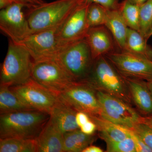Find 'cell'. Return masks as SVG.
<instances>
[{
  "label": "cell",
  "mask_w": 152,
  "mask_h": 152,
  "mask_svg": "<svg viewBox=\"0 0 152 152\" xmlns=\"http://www.w3.org/2000/svg\"><path fill=\"white\" fill-rule=\"evenodd\" d=\"M50 117L48 113L37 110L1 114L0 138L36 139Z\"/></svg>",
  "instance_id": "6da1fadb"
},
{
  "label": "cell",
  "mask_w": 152,
  "mask_h": 152,
  "mask_svg": "<svg viewBox=\"0 0 152 152\" xmlns=\"http://www.w3.org/2000/svg\"><path fill=\"white\" fill-rule=\"evenodd\" d=\"M83 81L96 91L107 93L131 104L132 103L125 79L104 56L94 60L89 75Z\"/></svg>",
  "instance_id": "7a4b0ae2"
},
{
  "label": "cell",
  "mask_w": 152,
  "mask_h": 152,
  "mask_svg": "<svg viewBox=\"0 0 152 152\" xmlns=\"http://www.w3.org/2000/svg\"><path fill=\"white\" fill-rule=\"evenodd\" d=\"M82 0H56L30 9L27 14L32 34L59 28Z\"/></svg>",
  "instance_id": "3957f363"
},
{
  "label": "cell",
  "mask_w": 152,
  "mask_h": 152,
  "mask_svg": "<svg viewBox=\"0 0 152 152\" xmlns=\"http://www.w3.org/2000/svg\"><path fill=\"white\" fill-rule=\"evenodd\" d=\"M8 48L1 66V84L9 86L25 83L31 78L33 60L28 51L18 43L9 40Z\"/></svg>",
  "instance_id": "277c9868"
},
{
  "label": "cell",
  "mask_w": 152,
  "mask_h": 152,
  "mask_svg": "<svg viewBox=\"0 0 152 152\" xmlns=\"http://www.w3.org/2000/svg\"><path fill=\"white\" fill-rule=\"evenodd\" d=\"M56 59L76 82L87 78L94 61L85 38L62 48Z\"/></svg>",
  "instance_id": "5b68a950"
},
{
  "label": "cell",
  "mask_w": 152,
  "mask_h": 152,
  "mask_svg": "<svg viewBox=\"0 0 152 152\" xmlns=\"http://www.w3.org/2000/svg\"><path fill=\"white\" fill-rule=\"evenodd\" d=\"M31 78L58 96L76 82L56 59L33 61Z\"/></svg>",
  "instance_id": "8992f818"
},
{
  "label": "cell",
  "mask_w": 152,
  "mask_h": 152,
  "mask_svg": "<svg viewBox=\"0 0 152 152\" xmlns=\"http://www.w3.org/2000/svg\"><path fill=\"white\" fill-rule=\"evenodd\" d=\"M96 96L102 118L130 129L141 122L142 116L131 104L100 91H96Z\"/></svg>",
  "instance_id": "52a82bcc"
},
{
  "label": "cell",
  "mask_w": 152,
  "mask_h": 152,
  "mask_svg": "<svg viewBox=\"0 0 152 152\" xmlns=\"http://www.w3.org/2000/svg\"><path fill=\"white\" fill-rule=\"evenodd\" d=\"M104 56L123 77L148 81L152 79V61L126 51H116Z\"/></svg>",
  "instance_id": "ba28073f"
},
{
  "label": "cell",
  "mask_w": 152,
  "mask_h": 152,
  "mask_svg": "<svg viewBox=\"0 0 152 152\" xmlns=\"http://www.w3.org/2000/svg\"><path fill=\"white\" fill-rule=\"evenodd\" d=\"M10 88L26 105L34 110L49 114L59 101L58 95L32 78L25 83Z\"/></svg>",
  "instance_id": "9c48e42d"
},
{
  "label": "cell",
  "mask_w": 152,
  "mask_h": 152,
  "mask_svg": "<svg viewBox=\"0 0 152 152\" xmlns=\"http://www.w3.org/2000/svg\"><path fill=\"white\" fill-rule=\"evenodd\" d=\"M60 100L77 112L99 115L101 108L96 91L84 81L76 82L58 95Z\"/></svg>",
  "instance_id": "30bf717a"
},
{
  "label": "cell",
  "mask_w": 152,
  "mask_h": 152,
  "mask_svg": "<svg viewBox=\"0 0 152 152\" xmlns=\"http://www.w3.org/2000/svg\"><path fill=\"white\" fill-rule=\"evenodd\" d=\"M58 28L33 33L18 44L27 50L34 61L56 59L61 50L57 39Z\"/></svg>",
  "instance_id": "8fae6325"
},
{
  "label": "cell",
  "mask_w": 152,
  "mask_h": 152,
  "mask_svg": "<svg viewBox=\"0 0 152 152\" xmlns=\"http://www.w3.org/2000/svg\"><path fill=\"white\" fill-rule=\"evenodd\" d=\"M25 6L13 3L0 11V29L14 42L18 43L32 34L28 22L22 11Z\"/></svg>",
  "instance_id": "7c38bea8"
},
{
  "label": "cell",
  "mask_w": 152,
  "mask_h": 152,
  "mask_svg": "<svg viewBox=\"0 0 152 152\" xmlns=\"http://www.w3.org/2000/svg\"><path fill=\"white\" fill-rule=\"evenodd\" d=\"M90 4H80L58 29L57 39L61 50L69 44L86 38L90 28L87 21V11Z\"/></svg>",
  "instance_id": "4fadbf2b"
},
{
  "label": "cell",
  "mask_w": 152,
  "mask_h": 152,
  "mask_svg": "<svg viewBox=\"0 0 152 152\" xmlns=\"http://www.w3.org/2000/svg\"><path fill=\"white\" fill-rule=\"evenodd\" d=\"M85 39L94 60L109 53L118 51L112 34L105 26L90 28Z\"/></svg>",
  "instance_id": "5bb4252c"
},
{
  "label": "cell",
  "mask_w": 152,
  "mask_h": 152,
  "mask_svg": "<svg viewBox=\"0 0 152 152\" xmlns=\"http://www.w3.org/2000/svg\"><path fill=\"white\" fill-rule=\"evenodd\" d=\"M124 78L129 88L132 102L138 112L142 116L152 115V95L147 81L137 79Z\"/></svg>",
  "instance_id": "9a60e30c"
},
{
  "label": "cell",
  "mask_w": 152,
  "mask_h": 152,
  "mask_svg": "<svg viewBox=\"0 0 152 152\" xmlns=\"http://www.w3.org/2000/svg\"><path fill=\"white\" fill-rule=\"evenodd\" d=\"M77 111L59 99L50 113L49 120L63 134L80 129L76 121Z\"/></svg>",
  "instance_id": "2e32d148"
},
{
  "label": "cell",
  "mask_w": 152,
  "mask_h": 152,
  "mask_svg": "<svg viewBox=\"0 0 152 152\" xmlns=\"http://www.w3.org/2000/svg\"><path fill=\"white\" fill-rule=\"evenodd\" d=\"M36 140L37 152H64V134L49 120Z\"/></svg>",
  "instance_id": "e0dca14e"
},
{
  "label": "cell",
  "mask_w": 152,
  "mask_h": 152,
  "mask_svg": "<svg viewBox=\"0 0 152 152\" xmlns=\"http://www.w3.org/2000/svg\"><path fill=\"white\" fill-rule=\"evenodd\" d=\"M89 116L96 125L98 136L105 142L119 141L131 137L130 129L116 124L99 115Z\"/></svg>",
  "instance_id": "ac0fdd59"
},
{
  "label": "cell",
  "mask_w": 152,
  "mask_h": 152,
  "mask_svg": "<svg viewBox=\"0 0 152 152\" xmlns=\"http://www.w3.org/2000/svg\"><path fill=\"white\" fill-rule=\"evenodd\" d=\"M104 26L112 34L118 51H124L129 28L118 9L108 10Z\"/></svg>",
  "instance_id": "d6986e66"
},
{
  "label": "cell",
  "mask_w": 152,
  "mask_h": 152,
  "mask_svg": "<svg viewBox=\"0 0 152 152\" xmlns=\"http://www.w3.org/2000/svg\"><path fill=\"white\" fill-rule=\"evenodd\" d=\"M95 134L87 135L80 130L68 132L64 134V151L66 152H83L87 147L96 141Z\"/></svg>",
  "instance_id": "ffe728a7"
},
{
  "label": "cell",
  "mask_w": 152,
  "mask_h": 152,
  "mask_svg": "<svg viewBox=\"0 0 152 152\" xmlns=\"http://www.w3.org/2000/svg\"><path fill=\"white\" fill-rule=\"evenodd\" d=\"M126 51L152 61V48L147 41L138 31L128 28L126 46Z\"/></svg>",
  "instance_id": "44dd1931"
},
{
  "label": "cell",
  "mask_w": 152,
  "mask_h": 152,
  "mask_svg": "<svg viewBox=\"0 0 152 152\" xmlns=\"http://www.w3.org/2000/svg\"><path fill=\"white\" fill-rule=\"evenodd\" d=\"M34 110L24 103L7 85H0L1 114Z\"/></svg>",
  "instance_id": "7402d4cb"
},
{
  "label": "cell",
  "mask_w": 152,
  "mask_h": 152,
  "mask_svg": "<svg viewBox=\"0 0 152 152\" xmlns=\"http://www.w3.org/2000/svg\"><path fill=\"white\" fill-rule=\"evenodd\" d=\"M37 152L36 139L7 138L0 139V152Z\"/></svg>",
  "instance_id": "603a6c76"
},
{
  "label": "cell",
  "mask_w": 152,
  "mask_h": 152,
  "mask_svg": "<svg viewBox=\"0 0 152 152\" xmlns=\"http://www.w3.org/2000/svg\"><path fill=\"white\" fill-rule=\"evenodd\" d=\"M140 6L132 4L126 0L120 3L119 11L128 28L139 32Z\"/></svg>",
  "instance_id": "cb8c5ba5"
},
{
  "label": "cell",
  "mask_w": 152,
  "mask_h": 152,
  "mask_svg": "<svg viewBox=\"0 0 152 152\" xmlns=\"http://www.w3.org/2000/svg\"><path fill=\"white\" fill-rule=\"evenodd\" d=\"M108 10L102 6L91 3L87 13V21L90 28L104 26Z\"/></svg>",
  "instance_id": "d4e9b609"
},
{
  "label": "cell",
  "mask_w": 152,
  "mask_h": 152,
  "mask_svg": "<svg viewBox=\"0 0 152 152\" xmlns=\"http://www.w3.org/2000/svg\"><path fill=\"white\" fill-rule=\"evenodd\" d=\"M152 26V0H147L140 6L139 32L146 39Z\"/></svg>",
  "instance_id": "484cf974"
},
{
  "label": "cell",
  "mask_w": 152,
  "mask_h": 152,
  "mask_svg": "<svg viewBox=\"0 0 152 152\" xmlns=\"http://www.w3.org/2000/svg\"><path fill=\"white\" fill-rule=\"evenodd\" d=\"M107 152H137L135 144L131 137L119 141L105 142Z\"/></svg>",
  "instance_id": "4316f807"
},
{
  "label": "cell",
  "mask_w": 152,
  "mask_h": 152,
  "mask_svg": "<svg viewBox=\"0 0 152 152\" xmlns=\"http://www.w3.org/2000/svg\"><path fill=\"white\" fill-rule=\"evenodd\" d=\"M130 129L140 137L152 151V128L143 123L140 122Z\"/></svg>",
  "instance_id": "83f0119b"
},
{
  "label": "cell",
  "mask_w": 152,
  "mask_h": 152,
  "mask_svg": "<svg viewBox=\"0 0 152 152\" xmlns=\"http://www.w3.org/2000/svg\"><path fill=\"white\" fill-rule=\"evenodd\" d=\"M83 3H96L102 6L107 10L118 9L120 3L119 0H82Z\"/></svg>",
  "instance_id": "f1b7e54d"
},
{
  "label": "cell",
  "mask_w": 152,
  "mask_h": 152,
  "mask_svg": "<svg viewBox=\"0 0 152 152\" xmlns=\"http://www.w3.org/2000/svg\"><path fill=\"white\" fill-rule=\"evenodd\" d=\"M131 137L135 144L137 152H152L151 150L140 138V137L132 130H131Z\"/></svg>",
  "instance_id": "f546056e"
},
{
  "label": "cell",
  "mask_w": 152,
  "mask_h": 152,
  "mask_svg": "<svg viewBox=\"0 0 152 152\" xmlns=\"http://www.w3.org/2000/svg\"><path fill=\"white\" fill-rule=\"evenodd\" d=\"M83 133L87 135L94 134L97 131V126L94 122L91 119L80 128Z\"/></svg>",
  "instance_id": "4dcf8cb0"
},
{
  "label": "cell",
  "mask_w": 152,
  "mask_h": 152,
  "mask_svg": "<svg viewBox=\"0 0 152 152\" xmlns=\"http://www.w3.org/2000/svg\"><path fill=\"white\" fill-rule=\"evenodd\" d=\"M91 120L89 115L83 112H77L76 121L79 128Z\"/></svg>",
  "instance_id": "1f68e13d"
},
{
  "label": "cell",
  "mask_w": 152,
  "mask_h": 152,
  "mask_svg": "<svg viewBox=\"0 0 152 152\" xmlns=\"http://www.w3.org/2000/svg\"><path fill=\"white\" fill-rule=\"evenodd\" d=\"M17 3L23 5L29 9L35 7L45 3L43 0H16Z\"/></svg>",
  "instance_id": "d6a6232c"
},
{
  "label": "cell",
  "mask_w": 152,
  "mask_h": 152,
  "mask_svg": "<svg viewBox=\"0 0 152 152\" xmlns=\"http://www.w3.org/2000/svg\"><path fill=\"white\" fill-rule=\"evenodd\" d=\"M103 150L101 148L94 145H90L88 146L86 148L83 152H103Z\"/></svg>",
  "instance_id": "836d02e7"
},
{
  "label": "cell",
  "mask_w": 152,
  "mask_h": 152,
  "mask_svg": "<svg viewBox=\"0 0 152 152\" xmlns=\"http://www.w3.org/2000/svg\"><path fill=\"white\" fill-rule=\"evenodd\" d=\"M14 3H17V1L16 0H0V9L2 10L5 8Z\"/></svg>",
  "instance_id": "e575fe53"
},
{
  "label": "cell",
  "mask_w": 152,
  "mask_h": 152,
  "mask_svg": "<svg viewBox=\"0 0 152 152\" xmlns=\"http://www.w3.org/2000/svg\"><path fill=\"white\" fill-rule=\"evenodd\" d=\"M141 122L143 123L152 128V115L146 116H142Z\"/></svg>",
  "instance_id": "d590c367"
},
{
  "label": "cell",
  "mask_w": 152,
  "mask_h": 152,
  "mask_svg": "<svg viewBox=\"0 0 152 152\" xmlns=\"http://www.w3.org/2000/svg\"><path fill=\"white\" fill-rule=\"evenodd\" d=\"M128 1L129 2L132 4L137 5L141 6L144 4L145 2L147 0H126Z\"/></svg>",
  "instance_id": "8d00e7d4"
},
{
  "label": "cell",
  "mask_w": 152,
  "mask_h": 152,
  "mask_svg": "<svg viewBox=\"0 0 152 152\" xmlns=\"http://www.w3.org/2000/svg\"><path fill=\"white\" fill-rule=\"evenodd\" d=\"M147 82L148 87L150 92H151V94L152 95V79H151L150 80L147 81Z\"/></svg>",
  "instance_id": "74e56055"
},
{
  "label": "cell",
  "mask_w": 152,
  "mask_h": 152,
  "mask_svg": "<svg viewBox=\"0 0 152 152\" xmlns=\"http://www.w3.org/2000/svg\"><path fill=\"white\" fill-rule=\"evenodd\" d=\"M152 36V26L151 28V29H150L149 32L148 34V35L147 36L146 38V39L148 41V39Z\"/></svg>",
  "instance_id": "f35d334b"
}]
</instances>
